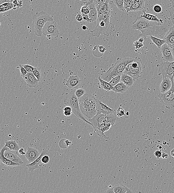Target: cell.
I'll return each mask as SVG.
<instances>
[{
  "instance_id": "cell-27",
  "label": "cell",
  "mask_w": 174,
  "mask_h": 193,
  "mask_svg": "<svg viewBox=\"0 0 174 193\" xmlns=\"http://www.w3.org/2000/svg\"><path fill=\"white\" fill-rule=\"evenodd\" d=\"M121 81L129 87H132L135 81L133 78L130 76L124 73L121 75Z\"/></svg>"
},
{
  "instance_id": "cell-42",
  "label": "cell",
  "mask_w": 174,
  "mask_h": 193,
  "mask_svg": "<svg viewBox=\"0 0 174 193\" xmlns=\"http://www.w3.org/2000/svg\"><path fill=\"white\" fill-rule=\"evenodd\" d=\"M14 7V6L9 7H4L2 5H0V13L8 11Z\"/></svg>"
},
{
  "instance_id": "cell-59",
  "label": "cell",
  "mask_w": 174,
  "mask_h": 193,
  "mask_svg": "<svg viewBox=\"0 0 174 193\" xmlns=\"http://www.w3.org/2000/svg\"><path fill=\"white\" fill-rule=\"evenodd\" d=\"M172 54L173 55V56L174 58V50H172Z\"/></svg>"
},
{
  "instance_id": "cell-29",
  "label": "cell",
  "mask_w": 174,
  "mask_h": 193,
  "mask_svg": "<svg viewBox=\"0 0 174 193\" xmlns=\"http://www.w3.org/2000/svg\"><path fill=\"white\" fill-rule=\"evenodd\" d=\"M113 188V191L115 193H126L129 189L126 186L121 184L116 185Z\"/></svg>"
},
{
  "instance_id": "cell-43",
  "label": "cell",
  "mask_w": 174,
  "mask_h": 193,
  "mask_svg": "<svg viewBox=\"0 0 174 193\" xmlns=\"http://www.w3.org/2000/svg\"><path fill=\"white\" fill-rule=\"evenodd\" d=\"M153 10L156 13H159L162 11V8L161 5H156L153 7Z\"/></svg>"
},
{
  "instance_id": "cell-26",
  "label": "cell",
  "mask_w": 174,
  "mask_h": 193,
  "mask_svg": "<svg viewBox=\"0 0 174 193\" xmlns=\"http://www.w3.org/2000/svg\"><path fill=\"white\" fill-rule=\"evenodd\" d=\"M110 1L108 2L102 4V5H98L96 6V9L98 13V17L100 16L102 14L105 13L106 12L110 11Z\"/></svg>"
},
{
  "instance_id": "cell-31",
  "label": "cell",
  "mask_w": 174,
  "mask_h": 193,
  "mask_svg": "<svg viewBox=\"0 0 174 193\" xmlns=\"http://www.w3.org/2000/svg\"><path fill=\"white\" fill-rule=\"evenodd\" d=\"M99 80L100 82V85H101L102 88L105 90L106 91H112V89L113 87L109 83V82H107V81L103 80L101 79L100 77H98Z\"/></svg>"
},
{
  "instance_id": "cell-36",
  "label": "cell",
  "mask_w": 174,
  "mask_h": 193,
  "mask_svg": "<svg viewBox=\"0 0 174 193\" xmlns=\"http://www.w3.org/2000/svg\"><path fill=\"white\" fill-rule=\"evenodd\" d=\"M137 0L135 1H123L124 6L125 10L128 11V10L133 4L136 2Z\"/></svg>"
},
{
  "instance_id": "cell-10",
  "label": "cell",
  "mask_w": 174,
  "mask_h": 193,
  "mask_svg": "<svg viewBox=\"0 0 174 193\" xmlns=\"http://www.w3.org/2000/svg\"><path fill=\"white\" fill-rule=\"evenodd\" d=\"M130 64L131 63L127 66L123 73L130 76L135 81L140 78L141 75L143 73L142 70L145 68V66L143 64L139 66L137 68H135L131 67Z\"/></svg>"
},
{
  "instance_id": "cell-17",
  "label": "cell",
  "mask_w": 174,
  "mask_h": 193,
  "mask_svg": "<svg viewBox=\"0 0 174 193\" xmlns=\"http://www.w3.org/2000/svg\"><path fill=\"white\" fill-rule=\"evenodd\" d=\"M48 151L44 149L42 151L39 157L37 158L34 162L31 163L29 164H27V166L30 172H32L35 170V169H38L42 166L41 165V160L42 157L46 154H47Z\"/></svg>"
},
{
  "instance_id": "cell-51",
  "label": "cell",
  "mask_w": 174,
  "mask_h": 193,
  "mask_svg": "<svg viewBox=\"0 0 174 193\" xmlns=\"http://www.w3.org/2000/svg\"><path fill=\"white\" fill-rule=\"evenodd\" d=\"M82 15L83 18V19H84V20H85V21H86L89 22V17H88V14H86L82 13Z\"/></svg>"
},
{
  "instance_id": "cell-52",
  "label": "cell",
  "mask_w": 174,
  "mask_h": 193,
  "mask_svg": "<svg viewBox=\"0 0 174 193\" xmlns=\"http://www.w3.org/2000/svg\"><path fill=\"white\" fill-rule=\"evenodd\" d=\"M13 1H11V0H0V5H2V4L5 3H7L9 2H13Z\"/></svg>"
},
{
  "instance_id": "cell-19",
  "label": "cell",
  "mask_w": 174,
  "mask_h": 193,
  "mask_svg": "<svg viewBox=\"0 0 174 193\" xmlns=\"http://www.w3.org/2000/svg\"><path fill=\"white\" fill-rule=\"evenodd\" d=\"M97 99L93 95L85 93L83 96L79 99L80 107L88 105L89 104L96 101Z\"/></svg>"
},
{
  "instance_id": "cell-47",
  "label": "cell",
  "mask_w": 174,
  "mask_h": 193,
  "mask_svg": "<svg viewBox=\"0 0 174 193\" xmlns=\"http://www.w3.org/2000/svg\"><path fill=\"white\" fill-rule=\"evenodd\" d=\"M98 48L99 52H100L102 54H103L106 50V48L103 46H98Z\"/></svg>"
},
{
  "instance_id": "cell-23",
  "label": "cell",
  "mask_w": 174,
  "mask_h": 193,
  "mask_svg": "<svg viewBox=\"0 0 174 193\" xmlns=\"http://www.w3.org/2000/svg\"><path fill=\"white\" fill-rule=\"evenodd\" d=\"M145 0H137L136 2L133 4L128 10L127 12H138L143 11L145 8Z\"/></svg>"
},
{
  "instance_id": "cell-24",
  "label": "cell",
  "mask_w": 174,
  "mask_h": 193,
  "mask_svg": "<svg viewBox=\"0 0 174 193\" xmlns=\"http://www.w3.org/2000/svg\"><path fill=\"white\" fill-rule=\"evenodd\" d=\"M163 39L168 45L174 44V31L172 27L170 28Z\"/></svg>"
},
{
  "instance_id": "cell-56",
  "label": "cell",
  "mask_w": 174,
  "mask_h": 193,
  "mask_svg": "<svg viewBox=\"0 0 174 193\" xmlns=\"http://www.w3.org/2000/svg\"><path fill=\"white\" fill-rule=\"evenodd\" d=\"M161 158H168V154H166L164 152H162V154H161Z\"/></svg>"
},
{
  "instance_id": "cell-2",
  "label": "cell",
  "mask_w": 174,
  "mask_h": 193,
  "mask_svg": "<svg viewBox=\"0 0 174 193\" xmlns=\"http://www.w3.org/2000/svg\"><path fill=\"white\" fill-rule=\"evenodd\" d=\"M134 60V59L130 57L123 58H117L116 61L112 65L107 71L102 72L101 78L103 80L109 82L114 77L123 73L127 66L132 63Z\"/></svg>"
},
{
  "instance_id": "cell-3",
  "label": "cell",
  "mask_w": 174,
  "mask_h": 193,
  "mask_svg": "<svg viewBox=\"0 0 174 193\" xmlns=\"http://www.w3.org/2000/svg\"><path fill=\"white\" fill-rule=\"evenodd\" d=\"M110 11L102 14L98 17L97 24L95 28L91 31L92 37H99L101 35L106 36L111 35L114 26L110 22Z\"/></svg>"
},
{
  "instance_id": "cell-58",
  "label": "cell",
  "mask_w": 174,
  "mask_h": 193,
  "mask_svg": "<svg viewBox=\"0 0 174 193\" xmlns=\"http://www.w3.org/2000/svg\"><path fill=\"white\" fill-rule=\"evenodd\" d=\"M88 27H87L86 26L83 25L82 27V29L83 30H85H85H88Z\"/></svg>"
},
{
  "instance_id": "cell-44",
  "label": "cell",
  "mask_w": 174,
  "mask_h": 193,
  "mask_svg": "<svg viewBox=\"0 0 174 193\" xmlns=\"http://www.w3.org/2000/svg\"><path fill=\"white\" fill-rule=\"evenodd\" d=\"M110 1H106V0H95V7L100 5L102 4L105 3L106 2H109Z\"/></svg>"
},
{
  "instance_id": "cell-48",
  "label": "cell",
  "mask_w": 174,
  "mask_h": 193,
  "mask_svg": "<svg viewBox=\"0 0 174 193\" xmlns=\"http://www.w3.org/2000/svg\"><path fill=\"white\" fill-rule=\"evenodd\" d=\"M104 193H115L113 191V187L106 191ZM126 193H132V192L129 189Z\"/></svg>"
},
{
  "instance_id": "cell-15",
  "label": "cell",
  "mask_w": 174,
  "mask_h": 193,
  "mask_svg": "<svg viewBox=\"0 0 174 193\" xmlns=\"http://www.w3.org/2000/svg\"><path fill=\"white\" fill-rule=\"evenodd\" d=\"M17 151H11L9 149L6 150L4 152V156L8 159H9L12 162L16 163L22 165L24 164L21 158L18 156Z\"/></svg>"
},
{
  "instance_id": "cell-1",
  "label": "cell",
  "mask_w": 174,
  "mask_h": 193,
  "mask_svg": "<svg viewBox=\"0 0 174 193\" xmlns=\"http://www.w3.org/2000/svg\"><path fill=\"white\" fill-rule=\"evenodd\" d=\"M158 23L139 17L132 23V30L140 31L142 34L139 36H143L145 39L152 35L163 39L170 28L166 26L160 25Z\"/></svg>"
},
{
  "instance_id": "cell-35",
  "label": "cell",
  "mask_w": 174,
  "mask_h": 193,
  "mask_svg": "<svg viewBox=\"0 0 174 193\" xmlns=\"http://www.w3.org/2000/svg\"><path fill=\"white\" fill-rule=\"evenodd\" d=\"M121 75H118L116 76L112 79L110 81L109 83L112 86L114 87L117 84L119 83L120 81H121Z\"/></svg>"
},
{
  "instance_id": "cell-40",
  "label": "cell",
  "mask_w": 174,
  "mask_h": 193,
  "mask_svg": "<svg viewBox=\"0 0 174 193\" xmlns=\"http://www.w3.org/2000/svg\"><path fill=\"white\" fill-rule=\"evenodd\" d=\"M19 70H20V74H21V76L23 77L25 76L27 73V70L23 67L22 65H19Z\"/></svg>"
},
{
  "instance_id": "cell-62",
  "label": "cell",
  "mask_w": 174,
  "mask_h": 193,
  "mask_svg": "<svg viewBox=\"0 0 174 193\" xmlns=\"http://www.w3.org/2000/svg\"><path fill=\"white\" fill-rule=\"evenodd\" d=\"M1 23H0V26H1Z\"/></svg>"
},
{
  "instance_id": "cell-12",
  "label": "cell",
  "mask_w": 174,
  "mask_h": 193,
  "mask_svg": "<svg viewBox=\"0 0 174 193\" xmlns=\"http://www.w3.org/2000/svg\"><path fill=\"white\" fill-rule=\"evenodd\" d=\"M85 5L88 6L89 9V13L88 15L90 23L97 20L98 18V13L95 7V0L88 1L86 3Z\"/></svg>"
},
{
  "instance_id": "cell-22",
  "label": "cell",
  "mask_w": 174,
  "mask_h": 193,
  "mask_svg": "<svg viewBox=\"0 0 174 193\" xmlns=\"http://www.w3.org/2000/svg\"><path fill=\"white\" fill-rule=\"evenodd\" d=\"M172 81L170 78L166 77L163 78L160 85V90L161 93H164L168 92L172 87Z\"/></svg>"
},
{
  "instance_id": "cell-32",
  "label": "cell",
  "mask_w": 174,
  "mask_h": 193,
  "mask_svg": "<svg viewBox=\"0 0 174 193\" xmlns=\"http://www.w3.org/2000/svg\"><path fill=\"white\" fill-rule=\"evenodd\" d=\"M150 39L152 42L154 43L157 46V47L161 49V46L166 43L165 41L163 39L156 38V37L150 36Z\"/></svg>"
},
{
  "instance_id": "cell-8",
  "label": "cell",
  "mask_w": 174,
  "mask_h": 193,
  "mask_svg": "<svg viewBox=\"0 0 174 193\" xmlns=\"http://www.w3.org/2000/svg\"><path fill=\"white\" fill-rule=\"evenodd\" d=\"M174 74V61H164L159 66L158 75H162L163 78L168 77L172 78Z\"/></svg>"
},
{
  "instance_id": "cell-5",
  "label": "cell",
  "mask_w": 174,
  "mask_h": 193,
  "mask_svg": "<svg viewBox=\"0 0 174 193\" xmlns=\"http://www.w3.org/2000/svg\"><path fill=\"white\" fill-rule=\"evenodd\" d=\"M75 90L72 89L69 92L66 94V97L64 101V104L66 106L71 107L72 113L75 114L76 116L92 126V123L86 119L81 113L79 106V99L74 94Z\"/></svg>"
},
{
  "instance_id": "cell-38",
  "label": "cell",
  "mask_w": 174,
  "mask_h": 193,
  "mask_svg": "<svg viewBox=\"0 0 174 193\" xmlns=\"http://www.w3.org/2000/svg\"><path fill=\"white\" fill-rule=\"evenodd\" d=\"M22 66L27 70V73H32L33 71L37 68H36L33 67L28 64L22 65Z\"/></svg>"
},
{
  "instance_id": "cell-13",
  "label": "cell",
  "mask_w": 174,
  "mask_h": 193,
  "mask_svg": "<svg viewBox=\"0 0 174 193\" xmlns=\"http://www.w3.org/2000/svg\"><path fill=\"white\" fill-rule=\"evenodd\" d=\"M97 114H106V115H113L115 110L110 108L108 106L97 99Z\"/></svg>"
},
{
  "instance_id": "cell-7",
  "label": "cell",
  "mask_w": 174,
  "mask_h": 193,
  "mask_svg": "<svg viewBox=\"0 0 174 193\" xmlns=\"http://www.w3.org/2000/svg\"><path fill=\"white\" fill-rule=\"evenodd\" d=\"M173 77L171 78L172 83L171 89L166 93H161L159 95L160 100L163 104L165 105L166 107L168 109L174 107V84L173 81Z\"/></svg>"
},
{
  "instance_id": "cell-33",
  "label": "cell",
  "mask_w": 174,
  "mask_h": 193,
  "mask_svg": "<svg viewBox=\"0 0 174 193\" xmlns=\"http://www.w3.org/2000/svg\"><path fill=\"white\" fill-rule=\"evenodd\" d=\"M113 4H114L115 6L119 9L121 11L125 10L124 6L123 1L122 0H115V1H111Z\"/></svg>"
},
{
  "instance_id": "cell-18",
  "label": "cell",
  "mask_w": 174,
  "mask_h": 193,
  "mask_svg": "<svg viewBox=\"0 0 174 193\" xmlns=\"http://www.w3.org/2000/svg\"><path fill=\"white\" fill-rule=\"evenodd\" d=\"M40 154L37 149L34 147H28L26 154H25L26 158L29 162L31 163L39 158Z\"/></svg>"
},
{
  "instance_id": "cell-49",
  "label": "cell",
  "mask_w": 174,
  "mask_h": 193,
  "mask_svg": "<svg viewBox=\"0 0 174 193\" xmlns=\"http://www.w3.org/2000/svg\"><path fill=\"white\" fill-rule=\"evenodd\" d=\"M154 155L157 158H159L161 156L162 152L160 151H157L154 153Z\"/></svg>"
},
{
  "instance_id": "cell-39",
  "label": "cell",
  "mask_w": 174,
  "mask_h": 193,
  "mask_svg": "<svg viewBox=\"0 0 174 193\" xmlns=\"http://www.w3.org/2000/svg\"><path fill=\"white\" fill-rule=\"evenodd\" d=\"M32 73L38 81H40L41 80V75L39 70L38 68H36V69L33 71Z\"/></svg>"
},
{
  "instance_id": "cell-28",
  "label": "cell",
  "mask_w": 174,
  "mask_h": 193,
  "mask_svg": "<svg viewBox=\"0 0 174 193\" xmlns=\"http://www.w3.org/2000/svg\"><path fill=\"white\" fill-rule=\"evenodd\" d=\"M5 147L9 148L11 151H18L20 149L16 140H8L5 142Z\"/></svg>"
},
{
  "instance_id": "cell-34",
  "label": "cell",
  "mask_w": 174,
  "mask_h": 193,
  "mask_svg": "<svg viewBox=\"0 0 174 193\" xmlns=\"http://www.w3.org/2000/svg\"><path fill=\"white\" fill-rule=\"evenodd\" d=\"M85 89L82 88H80L76 89H75L74 92V94L79 99L85 94Z\"/></svg>"
},
{
  "instance_id": "cell-14",
  "label": "cell",
  "mask_w": 174,
  "mask_h": 193,
  "mask_svg": "<svg viewBox=\"0 0 174 193\" xmlns=\"http://www.w3.org/2000/svg\"><path fill=\"white\" fill-rule=\"evenodd\" d=\"M160 49L162 53L163 58L164 61H174V58L172 54V49L166 43L163 45Z\"/></svg>"
},
{
  "instance_id": "cell-50",
  "label": "cell",
  "mask_w": 174,
  "mask_h": 193,
  "mask_svg": "<svg viewBox=\"0 0 174 193\" xmlns=\"http://www.w3.org/2000/svg\"><path fill=\"white\" fill-rule=\"evenodd\" d=\"M76 19L77 21L78 22H81L82 21L83 19V18L82 15L79 14L76 16Z\"/></svg>"
},
{
  "instance_id": "cell-20",
  "label": "cell",
  "mask_w": 174,
  "mask_h": 193,
  "mask_svg": "<svg viewBox=\"0 0 174 193\" xmlns=\"http://www.w3.org/2000/svg\"><path fill=\"white\" fill-rule=\"evenodd\" d=\"M22 77L27 82V86L29 87L34 88L36 87L39 81L32 73H27V75Z\"/></svg>"
},
{
  "instance_id": "cell-54",
  "label": "cell",
  "mask_w": 174,
  "mask_h": 193,
  "mask_svg": "<svg viewBox=\"0 0 174 193\" xmlns=\"http://www.w3.org/2000/svg\"><path fill=\"white\" fill-rule=\"evenodd\" d=\"M72 113V111H64V112H63V114H64V115L65 116H66L69 117L71 115Z\"/></svg>"
},
{
  "instance_id": "cell-9",
  "label": "cell",
  "mask_w": 174,
  "mask_h": 193,
  "mask_svg": "<svg viewBox=\"0 0 174 193\" xmlns=\"http://www.w3.org/2000/svg\"><path fill=\"white\" fill-rule=\"evenodd\" d=\"M43 34L46 36H58L60 34V32L59 26L55 20H53L46 23L43 30Z\"/></svg>"
},
{
  "instance_id": "cell-16",
  "label": "cell",
  "mask_w": 174,
  "mask_h": 193,
  "mask_svg": "<svg viewBox=\"0 0 174 193\" xmlns=\"http://www.w3.org/2000/svg\"><path fill=\"white\" fill-rule=\"evenodd\" d=\"M81 82L79 77L76 75L70 76L66 81V85L71 90L76 89L79 87Z\"/></svg>"
},
{
  "instance_id": "cell-57",
  "label": "cell",
  "mask_w": 174,
  "mask_h": 193,
  "mask_svg": "<svg viewBox=\"0 0 174 193\" xmlns=\"http://www.w3.org/2000/svg\"><path fill=\"white\" fill-rule=\"evenodd\" d=\"M170 154L171 156L174 158V149H172V151H171Z\"/></svg>"
},
{
  "instance_id": "cell-41",
  "label": "cell",
  "mask_w": 174,
  "mask_h": 193,
  "mask_svg": "<svg viewBox=\"0 0 174 193\" xmlns=\"http://www.w3.org/2000/svg\"><path fill=\"white\" fill-rule=\"evenodd\" d=\"M125 111L123 108L119 107L117 110V116L119 118L125 115Z\"/></svg>"
},
{
  "instance_id": "cell-4",
  "label": "cell",
  "mask_w": 174,
  "mask_h": 193,
  "mask_svg": "<svg viewBox=\"0 0 174 193\" xmlns=\"http://www.w3.org/2000/svg\"><path fill=\"white\" fill-rule=\"evenodd\" d=\"M32 19L34 32L35 35L38 37H42L43 30L46 23L54 20L52 16L44 11L37 12L33 16Z\"/></svg>"
},
{
  "instance_id": "cell-25",
  "label": "cell",
  "mask_w": 174,
  "mask_h": 193,
  "mask_svg": "<svg viewBox=\"0 0 174 193\" xmlns=\"http://www.w3.org/2000/svg\"><path fill=\"white\" fill-rule=\"evenodd\" d=\"M129 87L125 85L122 82H119L117 85L113 87L112 91L116 93L123 94L128 90Z\"/></svg>"
},
{
  "instance_id": "cell-6",
  "label": "cell",
  "mask_w": 174,
  "mask_h": 193,
  "mask_svg": "<svg viewBox=\"0 0 174 193\" xmlns=\"http://www.w3.org/2000/svg\"><path fill=\"white\" fill-rule=\"evenodd\" d=\"M117 119V117L114 115L97 114L93 118L89 119V122L92 123V126L95 132L99 127L106 123L110 122L114 125Z\"/></svg>"
},
{
  "instance_id": "cell-21",
  "label": "cell",
  "mask_w": 174,
  "mask_h": 193,
  "mask_svg": "<svg viewBox=\"0 0 174 193\" xmlns=\"http://www.w3.org/2000/svg\"><path fill=\"white\" fill-rule=\"evenodd\" d=\"M8 149L9 148L7 147H4L0 151V161L4 165L8 166L16 167L20 166L19 164L12 162L4 156V152Z\"/></svg>"
},
{
  "instance_id": "cell-46",
  "label": "cell",
  "mask_w": 174,
  "mask_h": 193,
  "mask_svg": "<svg viewBox=\"0 0 174 193\" xmlns=\"http://www.w3.org/2000/svg\"><path fill=\"white\" fill-rule=\"evenodd\" d=\"M49 158L48 156L47 155H44L42 158L41 162L44 164H46L49 162Z\"/></svg>"
},
{
  "instance_id": "cell-61",
  "label": "cell",
  "mask_w": 174,
  "mask_h": 193,
  "mask_svg": "<svg viewBox=\"0 0 174 193\" xmlns=\"http://www.w3.org/2000/svg\"><path fill=\"white\" fill-rule=\"evenodd\" d=\"M172 27V28L173 29V31H174V26H173V27Z\"/></svg>"
},
{
  "instance_id": "cell-53",
  "label": "cell",
  "mask_w": 174,
  "mask_h": 193,
  "mask_svg": "<svg viewBox=\"0 0 174 193\" xmlns=\"http://www.w3.org/2000/svg\"><path fill=\"white\" fill-rule=\"evenodd\" d=\"M19 153L20 155H25L26 153L24 149L23 148H21L19 149Z\"/></svg>"
},
{
  "instance_id": "cell-55",
  "label": "cell",
  "mask_w": 174,
  "mask_h": 193,
  "mask_svg": "<svg viewBox=\"0 0 174 193\" xmlns=\"http://www.w3.org/2000/svg\"><path fill=\"white\" fill-rule=\"evenodd\" d=\"M63 111H72V109L71 107L69 106H66L63 109Z\"/></svg>"
},
{
  "instance_id": "cell-11",
  "label": "cell",
  "mask_w": 174,
  "mask_h": 193,
  "mask_svg": "<svg viewBox=\"0 0 174 193\" xmlns=\"http://www.w3.org/2000/svg\"><path fill=\"white\" fill-rule=\"evenodd\" d=\"M97 104L96 101L88 105L80 107L81 113L89 119L93 118L96 115Z\"/></svg>"
},
{
  "instance_id": "cell-37",
  "label": "cell",
  "mask_w": 174,
  "mask_h": 193,
  "mask_svg": "<svg viewBox=\"0 0 174 193\" xmlns=\"http://www.w3.org/2000/svg\"><path fill=\"white\" fill-rule=\"evenodd\" d=\"M170 15L171 17V20L174 26V1L171 3V5L169 9Z\"/></svg>"
},
{
  "instance_id": "cell-45",
  "label": "cell",
  "mask_w": 174,
  "mask_h": 193,
  "mask_svg": "<svg viewBox=\"0 0 174 193\" xmlns=\"http://www.w3.org/2000/svg\"><path fill=\"white\" fill-rule=\"evenodd\" d=\"M81 12L82 13L86 14H88L89 13V9L88 7L86 6V5H84L81 8Z\"/></svg>"
},
{
  "instance_id": "cell-60",
  "label": "cell",
  "mask_w": 174,
  "mask_h": 193,
  "mask_svg": "<svg viewBox=\"0 0 174 193\" xmlns=\"http://www.w3.org/2000/svg\"><path fill=\"white\" fill-rule=\"evenodd\" d=\"M173 82L174 84V74L173 75Z\"/></svg>"
},
{
  "instance_id": "cell-30",
  "label": "cell",
  "mask_w": 174,
  "mask_h": 193,
  "mask_svg": "<svg viewBox=\"0 0 174 193\" xmlns=\"http://www.w3.org/2000/svg\"><path fill=\"white\" fill-rule=\"evenodd\" d=\"M143 14L140 16V17L143 18L149 21L155 22L157 23H160L161 21L159 19L157 18V16L151 14L146 13V11H143Z\"/></svg>"
}]
</instances>
